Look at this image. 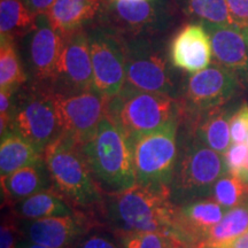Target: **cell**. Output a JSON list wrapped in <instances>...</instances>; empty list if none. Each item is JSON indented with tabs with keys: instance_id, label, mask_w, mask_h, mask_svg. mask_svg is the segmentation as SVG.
Returning a JSON list of instances; mask_svg holds the SVG:
<instances>
[{
	"instance_id": "6da1fadb",
	"label": "cell",
	"mask_w": 248,
	"mask_h": 248,
	"mask_svg": "<svg viewBox=\"0 0 248 248\" xmlns=\"http://www.w3.org/2000/svg\"><path fill=\"white\" fill-rule=\"evenodd\" d=\"M108 221L115 231L160 232L170 235L177 206L168 185L136 184L126 190L108 193Z\"/></svg>"
},
{
	"instance_id": "7a4b0ae2",
	"label": "cell",
	"mask_w": 248,
	"mask_h": 248,
	"mask_svg": "<svg viewBox=\"0 0 248 248\" xmlns=\"http://www.w3.org/2000/svg\"><path fill=\"white\" fill-rule=\"evenodd\" d=\"M52 184L75 208L93 209L102 203V188L93 176L80 144L61 133L43 152Z\"/></svg>"
},
{
	"instance_id": "3957f363",
	"label": "cell",
	"mask_w": 248,
	"mask_h": 248,
	"mask_svg": "<svg viewBox=\"0 0 248 248\" xmlns=\"http://www.w3.org/2000/svg\"><path fill=\"white\" fill-rule=\"evenodd\" d=\"M83 151L102 191L115 193L137 184L131 139L108 113Z\"/></svg>"
},
{
	"instance_id": "277c9868",
	"label": "cell",
	"mask_w": 248,
	"mask_h": 248,
	"mask_svg": "<svg viewBox=\"0 0 248 248\" xmlns=\"http://www.w3.org/2000/svg\"><path fill=\"white\" fill-rule=\"evenodd\" d=\"M108 115L133 140L162 128L172 120H182L183 109L179 99L172 95L122 88L109 98Z\"/></svg>"
},
{
	"instance_id": "5b68a950",
	"label": "cell",
	"mask_w": 248,
	"mask_h": 248,
	"mask_svg": "<svg viewBox=\"0 0 248 248\" xmlns=\"http://www.w3.org/2000/svg\"><path fill=\"white\" fill-rule=\"evenodd\" d=\"M228 173L224 156L201 142L193 135L177 160L171 184V199L176 206L212 197L213 187Z\"/></svg>"
},
{
	"instance_id": "8992f818",
	"label": "cell",
	"mask_w": 248,
	"mask_h": 248,
	"mask_svg": "<svg viewBox=\"0 0 248 248\" xmlns=\"http://www.w3.org/2000/svg\"><path fill=\"white\" fill-rule=\"evenodd\" d=\"M179 119L133 139L132 151L138 184L170 186L178 160Z\"/></svg>"
},
{
	"instance_id": "52a82bcc",
	"label": "cell",
	"mask_w": 248,
	"mask_h": 248,
	"mask_svg": "<svg viewBox=\"0 0 248 248\" xmlns=\"http://www.w3.org/2000/svg\"><path fill=\"white\" fill-rule=\"evenodd\" d=\"M11 131L26 139L43 154L62 133L52 90L36 89L13 100Z\"/></svg>"
},
{
	"instance_id": "ba28073f",
	"label": "cell",
	"mask_w": 248,
	"mask_h": 248,
	"mask_svg": "<svg viewBox=\"0 0 248 248\" xmlns=\"http://www.w3.org/2000/svg\"><path fill=\"white\" fill-rule=\"evenodd\" d=\"M124 44L125 82L123 88L176 98L175 80L162 49L147 38H135Z\"/></svg>"
},
{
	"instance_id": "9c48e42d",
	"label": "cell",
	"mask_w": 248,
	"mask_h": 248,
	"mask_svg": "<svg viewBox=\"0 0 248 248\" xmlns=\"http://www.w3.org/2000/svg\"><path fill=\"white\" fill-rule=\"evenodd\" d=\"M241 82L233 73L214 62L206 69L191 74L183 85V119L224 107L240 90Z\"/></svg>"
},
{
	"instance_id": "30bf717a",
	"label": "cell",
	"mask_w": 248,
	"mask_h": 248,
	"mask_svg": "<svg viewBox=\"0 0 248 248\" xmlns=\"http://www.w3.org/2000/svg\"><path fill=\"white\" fill-rule=\"evenodd\" d=\"M99 12L107 31L135 38L161 31L170 17L161 0H106Z\"/></svg>"
},
{
	"instance_id": "8fae6325",
	"label": "cell",
	"mask_w": 248,
	"mask_h": 248,
	"mask_svg": "<svg viewBox=\"0 0 248 248\" xmlns=\"http://www.w3.org/2000/svg\"><path fill=\"white\" fill-rule=\"evenodd\" d=\"M62 133L84 145L107 115L109 98L95 91L61 93L52 90Z\"/></svg>"
},
{
	"instance_id": "7c38bea8",
	"label": "cell",
	"mask_w": 248,
	"mask_h": 248,
	"mask_svg": "<svg viewBox=\"0 0 248 248\" xmlns=\"http://www.w3.org/2000/svg\"><path fill=\"white\" fill-rule=\"evenodd\" d=\"M93 68V88L108 98L122 90L125 82V44L120 36L104 29L89 35Z\"/></svg>"
},
{
	"instance_id": "4fadbf2b",
	"label": "cell",
	"mask_w": 248,
	"mask_h": 248,
	"mask_svg": "<svg viewBox=\"0 0 248 248\" xmlns=\"http://www.w3.org/2000/svg\"><path fill=\"white\" fill-rule=\"evenodd\" d=\"M61 93L84 92L93 88V68L90 51V39L85 31L79 29L63 36V46L53 79Z\"/></svg>"
},
{
	"instance_id": "5bb4252c",
	"label": "cell",
	"mask_w": 248,
	"mask_h": 248,
	"mask_svg": "<svg viewBox=\"0 0 248 248\" xmlns=\"http://www.w3.org/2000/svg\"><path fill=\"white\" fill-rule=\"evenodd\" d=\"M24 239L48 248H73L78 241L97 229L98 222L85 212L74 215L21 219Z\"/></svg>"
},
{
	"instance_id": "9a60e30c",
	"label": "cell",
	"mask_w": 248,
	"mask_h": 248,
	"mask_svg": "<svg viewBox=\"0 0 248 248\" xmlns=\"http://www.w3.org/2000/svg\"><path fill=\"white\" fill-rule=\"evenodd\" d=\"M225 212L212 197L177 206L170 237L179 246L202 248L209 231L221 221Z\"/></svg>"
},
{
	"instance_id": "2e32d148",
	"label": "cell",
	"mask_w": 248,
	"mask_h": 248,
	"mask_svg": "<svg viewBox=\"0 0 248 248\" xmlns=\"http://www.w3.org/2000/svg\"><path fill=\"white\" fill-rule=\"evenodd\" d=\"M169 59L175 68L195 74L212 64L213 48L208 30L202 23L185 24L169 45Z\"/></svg>"
},
{
	"instance_id": "e0dca14e",
	"label": "cell",
	"mask_w": 248,
	"mask_h": 248,
	"mask_svg": "<svg viewBox=\"0 0 248 248\" xmlns=\"http://www.w3.org/2000/svg\"><path fill=\"white\" fill-rule=\"evenodd\" d=\"M62 46L63 36L52 27L47 15H38L29 45L30 66L37 79L53 82Z\"/></svg>"
},
{
	"instance_id": "ac0fdd59",
	"label": "cell",
	"mask_w": 248,
	"mask_h": 248,
	"mask_svg": "<svg viewBox=\"0 0 248 248\" xmlns=\"http://www.w3.org/2000/svg\"><path fill=\"white\" fill-rule=\"evenodd\" d=\"M203 26L212 40L215 63L233 73L241 83L248 84V43L244 30L233 26Z\"/></svg>"
},
{
	"instance_id": "d6986e66",
	"label": "cell",
	"mask_w": 248,
	"mask_h": 248,
	"mask_svg": "<svg viewBox=\"0 0 248 248\" xmlns=\"http://www.w3.org/2000/svg\"><path fill=\"white\" fill-rule=\"evenodd\" d=\"M231 117V110L224 106L199 114L187 122H190L191 132L195 138L217 153L224 155L232 145Z\"/></svg>"
},
{
	"instance_id": "ffe728a7",
	"label": "cell",
	"mask_w": 248,
	"mask_h": 248,
	"mask_svg": "<svg viewBox=\"0 0 248 248\" xmlns=\"http://www.w3.org/2000/svg\"><path fill=\"white\" fill-rule=\"evenodd\" d=\"M52 186L51 176L44 161L24 167L7 177L1 178V192L2 197H5L6 206H11Z\"/></svg>"
},
{
	"instance_id": "44dd1931",
	"label": "cell",
	"mask_w": 248,
	"mask_h": 248,
	"mask_svg": "<svg viewBox=\"0 0 248 248\" xmlns=\"http://www.w3.org/2000/svg\"><path fill=\"white\" fill-rule=\"evenodd\" d=\"M7 207H11L21 219L69 216L78 212L54 186Z\"/></svg>"
},
{
	"instance_id": "7402d4cb",
	"label": "cell",
	"mask_w": 248,
	"mask_h": 248,
	"mask_svg": "<svg viewBox=\"0 0 248 248\" xmlns=\"http://www.w3.org/2000/svg\"><path fill=\"white\" fill-rule=\"evenodd\" d=\"M102 0H57L47 17L52 27L62 36L82 29L100 11Z\"/></svg>"
},
{
	"instance_id": "603a6c76",
	"label": "cell",
	"mask_w": 248,
	"mask_h": 248,
	"mask_svg": "<svg viewBox=\"0 0 248 248\" xmlns=\"http://www.w3.org/2000/svg\"><path fill=\"white\" fill-rule=\"evenodd\" d=\"M44 161L43 154L29 141L15 132H8L1 137L0 144V177L4 178L22 169Z\"/></svg>"
},
{
	"instance_id": "cb8c5ba5",
	"label": "cell",
	"mask_w": 248,
	"mask_h": 248,
	"mask_svg": "<svg viewBox=\"0 0 248 248\" xmlns=\"http://www.w3.org/2000/svg\"><path fill=\"white\" fill-rule=\"evenodd\" d=\"M37 16L23 0H0V38L16 40L32 32Z\"/></svg>"
},
{
	"instance_id": "d4e9b609",
	"label": "cell",
	"mask_w": 248,
	"mask_h": 248,
	"mask_svg": "<svg viewBox=\"0 0 248 248\" xmlns=\"http://www.w3.org/2000/svg\"><path fill=\"white\" fill-rule=\"evenodd\" d=\"M248 232V199L234 208L226 210L223 218L214 225L202 248L225 247Z\"/></svg>"
},
{
	"instance_id": "484cf974",
	"label": "cell",
	"mask_w": 248,
	"mask_h": 248,
	"mask_svg": "<svg viewBox=\"0 0 248 248\" xmlns=\"http://www.w3.org/2000/svg\"><path fill=\"white\" fill-rule=\"evenodd\" d=\"M27 82L14 40L0 38V89L16 91Z\"/></svg>"
},
{
	"instance_id": "4316f807",
	"label": "cell",
	"mask_w": 248,
	"mask_h": 248,
	"mask_svg": "<svg viewBox=\"0 0 248 248\" xmlns=\"http://www.w3.org/2000/svg\"><path fill=\"white\" fill-rule=\"evenodd\" d=\"M186 8L203 24L233 26L226 0H187Z\"/></svg>"
},
{
	"instance_id": "83f0119b",
	"label": "cell",
	"mask_w": 248,
	"mask_h": 248,
	"mask_svg": "<svg viewBox=\"0 0 248 248\" xmlns=\"http://www.w3.org/2000/svg\"><path fill=\"white\" fill-rule=\"evenodd\" d=\"M247 191L246 186L239 178L230 173H225L215 183L212 198L216 200L225 210L234 208L245 201Z\"/></svg>"
},
{
	"instance_id": "f1b7e54d",
	"label": "cell",
	"mask_w": 248,
	"mask_h": 248,
	"mask_svg": "<svg viewBox=\"0 0 248 248\" xmlns=\"http://www.w3.org/2000/svg\"><path fill=\"white\" fill-rule=\"evenodd\" d=\"M122 248H175L179 245L168 234L160 232L115 231Z\"/></svg>"
},
{
	"instance_id": "f546056e",
	"label": "cell",
	"mask_w": 248,
	"mask_h": 248,
	"mask_svg": "<svg viewBox=\"0 0 248 248\" xmlns=\"http://www.w3.org/2000/svg\"><path fill=\"white\" fill-rule=\"evenodd\" d=\"M23 231L21 218L14 210L9 209L2 213L0 226V248H16L18 243L23 240Z\"/></svg>"
},
{
	"instance_id": "4dcf8cb0",
	"label": "cell",
	"mask_w": 248,
	"mask_h": 248,
	"mask_svg": "<svg viewBox=\"0 0 248 248\" xmlns=\"http://www.w3.org/2000/svg\"><path fill=\"white\" fill-rule=\"evenodd\" d=\"M232 144H244L248 136V104L244 101L230 121Z\"/></svg>"
},
{
	"instance_id": "1f68e13d",
	"label": "cell",
	"mask_w": 248,
	"mask_h": 248,
	"mask_svg": "<svg viewBox=\"0 0 248 248\" xmlns=\"http://www.w3.org/2000/svg\"><path fill=\"white\" fill-rule=\"evenodd\" d=\"M73 248H122L120 241L102 231L92 230L85 234Z\"/></svg>"
},
{
	"instance_id": "d6a6232c",
	"label": "cell",
	"mask_w": 248,
	"mask_h": 248,
	"mask_svg": "<svg viewBox=\"0 0 248 248\" xmlns=\"http://www.w3.org/2000/svg\"><path fill=\"white\" fill-rule=\"evenodd\" d=\"M248 154V147L245 144H232L230 148L226 151V153L223 155L224 161L228 168V173L233 175L237 177L240 169L243 168V164L246 160Z\"/></svg>"
},
{
	"instance_id": "836d02e7",
	"label": "cell",
	"mask_w": 248,
	"mask_h": 248,
	"mask_svg": "<svg viewBox=\"0 0 248 248\" xmlns=\"http://www.w3.org/2000/svg\"><path fill=\"white\" fill-rule=\"evenodd\" d=\"M233 26L241 30L248 28V0H226Z\"/></svg>"
},
{
	"instance_id": "e575fe53",
	"label": "cell",
	"mask_w": 248,
	"mask_h": 248,
	"mask_svg": "<svg viewBox=\"0 0 248 248\" xmlns=\"http://www.w3.org/2000/svg\"><path fill=\"white\" fill-rule=\"evenodd\" d=\"M55 1L57 0H23V2L26 4L28 9L35 16L47 14Z\"/></svg>"
},
{
	"instance_id": "d590c367",
	"label": "cell",
	"mask_w": 248,
	"mask_h": 248,
	"mask_svg": "<svg viewBox=\"0 0 248 248\" xmlns=\"http://www.w3.org/2000/svg\"><path fill=\"white\" fill-rule=\"evenodd\" d=\"M228 248H248V232L246 233H244L243 235H240V237H238L237 239L232 241L228 245V246H225Z\"/></svg>"
},
{
	"instance_id": "8d00e7d4",
	"label": "cell",
	"mask_w": 248,
	"mask_h": 248,
	"mask_svg": "<svg viewBox=\"0 0 248 248\" xmlns=\"http://www.w3.org/2000/svg\"><path fill=\"white\" fill-rule=\"evenodd\" d=\"M16 248H48L46 246H43V245L32 243V241L28 240V239H23L18 243Z\"/></svg>"
},
{
	"instance_id": "74e56055",
	"label": "cell",
	"mask_w": 248,
	"mask_h": 248,
	"mask_svg": "<svg viewBox=\"0 0 248 248\" xmlns=\"http://www.w3.org/2000/svg\"><path fill=\"white\" fill-rule=\"evenodd\" d=\"M244 33H245V37H246L247 43H248V28H247V29H244Z\"/></svg>"
},
{
	"instance_id": "f35d334b",
	"label": "cell",
	"mask_w": 248,
	"mask_h": 248,
	"mask_svg": "<svg viewBox=\"0 0 248 248\" xmlns=\"http://www.w3.org/2000/svg\"><path fill=\"white\" fill-rule=\"evenodd\" d=\"M244 184H245V186H246V191H247V194H248V179L244 183Z\"/></svg>"
},
{
	"instance_id": "ab89813d",
	"label": "cell",
	"mask_w": 248,
	"mask_h": 248,
	"mask_svg": "<svg viewBox=\"0 0 248 248\" xmlns=\"http://www.w3.org/2000/svg\"><path fill=\"white\" fill-rule=\"evenodd\" d=\"M206 248H228V247H206Z\"/></svg>"
},
{
	"instance_id": "60d3db41",
	"label": "cell",
	"mask_w": 248,
	"mask_h": 248,
	"mask_svg": "<svg viewBox=\"0 0 248 248\" xmlns=\"http://www.w3.org/2000/svg\"><path fill=\"white\" fill-rule=\"evenodd\" d=\"M175 248H187V247H184V246H176Z\"/></svg>"
},
{
	"instance_id": "b9f144b4",
	"label": "cell",
	"mask_w": 248,
	"mask_h": 248,
	"mask_svg": "<svg viewBox=\"0 0 248 248\" xmlns=\"http://www.w3.org/2000/svg\"><path fill=\"white\" fill-rule=\"evenodd\" d=\"M246 145H247V147H248V136H247V139H246Z\"/></svg>"
},
{
	"instance_id": "7bdbcfd3",
	"label": "cell",
	"mask_w": 248,
	"mask_h": 248,
	"mask_svg": "<svg viewBox=\"0 0 248 248\" xmlns=\"http://www.w3.org/2000/svg\"><path fill=\"white\" fill-rule=\"evenodd\" d=\"M104 1H106V0H102V2H104Z\"/></svg>"
}]
</instances>
